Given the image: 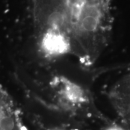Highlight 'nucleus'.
Masks as SVG:
<instances>
[{
  "label": "nucleus",
  "instance_id": "3",
  "mask_svg": "<svg viewBox=\"0 0 130 130\" xmlns=\"http://www.w3.org/2000/svg\"><path fill=\"white\" fill-rule=\"evenodd\" d=\"M14 123L10 117L4 116L0 119V127L3 130H13Z\"/></svg>",
  "mask_w": 130,
  "mask_h": 130
},
{
  "label": "nucleus",
  "instance_id": "4",
  "mask_svg": "<svg viewBox=\"0 0 130 130\" xmlns=\"http://www.w3.org/2000/svg\"><path fill=\"white\" fill-rule=\"evenodd\" d=\"M108 130H122V129H120V128H110V129H108Z\"/></svg>",
  "mask_w": 130,
  "mask_h": 130
},
{
  "label": "nucleus",
  "instance_id": "5",
  "mask_svg": "<svg viewBox=\"0 0 130 130\" xmlns=\"http://www.w3.org/2000/svg\"><path fill=\"white\" fill-rule=\"evenodd\" d=\"M129 107H130V105H129Z\"/></svg>",
  "mask_w": 130,
  "mask_h": 130
},
{
  "label": "nucleus",
  "instance_id": "1",
  "mask_svg": "<svg viewBox=\"0 0 130 130\" xmlns=\"http://www.w3.org/2000/svg\"><path fill=\"white\" fill-rule=\"evenodd\" d=\"M113 0H30L33 37L47 55L93 53L113 28Z\"/></svg>",
  "mask_w": 130,
  "mask_h": 130
},
{
  "label": "nucleus",
  "instance_id": "2",
  "mask_svg": "<svg viewBox=\"0 0 130 130\" xmlns=\"http://www.w3.org/2000/svg\"><path fill=\"white\" fill-rule=\"evenodd\" d=\"M64 93L71 101L78 102L84 100L83 92L78 86L75 84L68 83L65 85Z\"/></svg>",
  "mask_w": 130,
  "mask_h": 130
}]
</instances>
